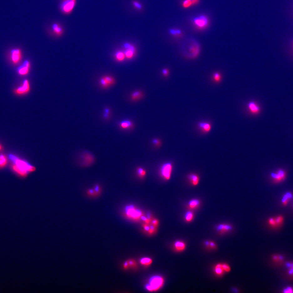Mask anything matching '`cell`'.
Listing matches in <instances>:
<instances>
[{"instance_id":"f35d334b","label":"cell","mask_w":293,"mask_h":293,"mask_svg":"<svg viewBox=\"0 0 293 293\" xmlns=\"http://www.w3.org/2000/svg\"><path fill=\"white\" fill-rule=\"evenodd\" d=\"M268 223L270 226L275 227L278 226L275 218H270L268 220Z\"/></svg>"},{"instance_id":"4316f807","label":"cell","mask_w":293,"mask_h":293,"mask_svg":"<svg viewBox=\"0 0 293 293\" xmlns=\"http://www.w3.org/2000/svg\"><path fill=\"white\" fill-rule=\"evenodd\" d=\"M13 169L16 172H17V173H18V174H19L22 176H27L28 173V172H26V171L23 170V169L19 168L18 167L16 166V165H13Z\"/></svg>"},{"instance_id":"44dd1931","label":"cell","mask_w":293,"mask_h":293,"mask_svg":"<svg viewBox=\"0 0 293 293\" xmlns=\"http://www.w3.org/2000/svg\"><path fill=\"white\" fill-rule=\"evenodd\" d=\"M115 58L118 62H122L126 59L124 52L121 51H119L115 53Z\"/></svg>"},{"instance_id":"ee69618b","label":"cell","mask_w":293,"mask_h":293,"mask_svg":"<svg viewBox=\"0 0 293 293\" xmlns=\"http://www.w3.org/2000/svg\"><path fill=\"white\" fill-rule=\"evenodd\" d=\"M153 142L157 146H159L160 144V141L158 139L153 140Z\"/></svg>"},{"instance_id":"d4e9b609","label":"cell","mask_w":293,"mask_h":293,"mask_svg":"<svg viewBox=\"0 0 293 293\" xmlns=\"http://www.w3.org/2000/svg\"><path fill=\"white\" fill-rule=\"evenodd\" d=\"M133 126V123L130 120H124L121 122L120 126L123 129H128Z\"/></svg>"},{"instance_id":"8fae6325","label":"cell","mask_w":293,"mask_h":293,"mask_svg":"<svg viewBox=\"0 0 293 293\" xmlns=\"http://www.w3.org/2000/svg\"><path fill=\"white\" fill-rule=\"evenodd\" d=\"M172 164L168 162L164 164L161 168V173L164 178L166 180H170L172 171Z\"/></svg>"},{"instance_id":"52a82bcc","label":"cell","mask_w":293,"mask_h":293,"mask_svg":"<svg viewBox=\"0 0 293 293\" xmlns=\"http://www.w3.org/2000/svg\"><path fill=\"white\" fill-rule=\"evenodd\" d=\"M115 82L116 81L114 77L110 75H105L100 79V84L102 88L107 89L115 85Z\"/></svg>"},{"instance_id":"816d5d0a","label":"cell","mask_w":293,"mask_h":293,"mask_svg":"<svg viewBox=\"0 0 293 293\" xmlns=\"http://www.w3.org/2000/svg\"><path fill=\"white\" fill-rule=\"evenodd\" d=\"M64 1H66V0H63Z\"/></svg>"},{"instance_id":"60d3db41","label":"cell","mask_w":293,"mask_h":293,"mask_svg":"<svg viewBox=\"0 0 293 293\" xmlns=\"http://www.w3.org/2000/svg\"><path fill=\"white\" fill-rule=\"evenodd\" d=\"M163 75L165 77H168L169 75V70L167 68H164L162 70Z\"/></svg>"},{"instance_id":"4fadbf2b","label":"cell","mask_w":293,"mask_h":293,"mask_svg":"<svg viewBox=\"0 0 293 293\" xmlns=\"http://www.w3.org/2000/svg\"><path fill=\"white\" fill-rule=\"evenodd\" d=\"M101 188L99 184H95L92 188H89L86 191V195L89 197L95 198H97L101 194Z\"/></svg>"},{"instance_id":"7c38bea8","label":"cell","mask_w":293,"mask_h":293,"mask_svg":"<svg viewBox=\"0 0 293 293\" xmlns=\"http://www.w3.org/2000/svg\"><path fill=\"white\" fill-rule=\"evenodd\" d=\"M30 90V85L28 80L23 81V85L14 90V93L18 95L26 94Z\"/></svg>"},{"instance_id":"9a60e30c","label":"cell","mask_w":293,"mask_h":293,"mask_svg":"<svg viewBox=\"0 0 293 293\" xmlns=\"http://www.w3.org/2000/svg\"><path fill=\"white\" fill-rule=\"evenodd\" d=\"M247 108L249 112L252 115H257L260 112V106L255 101L249 102L247 104Z\"/></svg>"},{"instance_id":"603a6c76","label":"cell","mask_w":293,"mask_h":293,"mask_svg":"<svg viewBox=\"0 0 293 293\" xmlns=\"http://www.w3.org/2000/svg\"><path fill=\"white\" fill-rule=\"evenodd\" d=\"M200 201L198 199H193L188 203V207L191 209L197 208L200 205Z\"/></svg>"},{"instance_id":"f907efd6","label":"cell","mask_w":293,"mask_h":293,"mask_svg":"<svg viewBox=\"0 0 293 293\" xmlns=\"http://www.w3.org/2000/svg\"><path fill=\"white\" fill-rule=\"evenodd\" d=\"M1 146H0V150H1Z\"/></svg>"},{"instance_id":"2e32d148","label":"cell","mask_w":293,"mask_h":293,"mask_svg":"<svg viewBox=\"0 0 293 293\" xmlns=\"http://www.w3.org/2000/svg\"><path fill=\"white\" fill-rule=\"evenodd\" d=\"M30 63L29 61H24L22 65L20 66L18 69V72L21 75H25L29 72Z\"/></svg>"},{"instance_id":"d6986e66","label":"cell","mask_w":293,"mask_h":293,"mask_svg":"<svg viewBox=\"0 0 293 293\" xmlns=\"http://www.w3.org/2000/svg\"><path fill=\"white\" fill-rule=\"evenodd\" d=\"M188 178L191 185L193 186H197L198 185L200 178L198 175L195 173H191L188 175Z\"/></svg>"},{"instance_id":"74e56055","label":"cell","mask_w":293,"mask_h":293,"mask_svg":"<svg viewBox=\"0 0 293 293\" xmlns=\"http://www.w3.org/2000/svg\"><path fill=\"white\" fill-rule=\"evenodd\" d=\"M272 258L274 261L279 262L283 260L284 257L283 256L279 255H275L273 256Z\"/></svg>"},{"instance_id":"e575fe53","label":"cell","mask_w":293,"mask_h":293,"mask_svg":"<svg viewBox=\"0 0 293 293\" xmlns=\"http://www.w3.org/2000/svg\"><path fill=\"white\" fill-rule=\"evenodd\" d=\"M169 33L171 34L174 36H180L182 34L181 31L180 29H172L169 31Z\"/></svg>"},{"instance_id":"d590c367","label":"cell","mask_w":293,"mask_h":293,"mask_svg":"<svg viewBox=\"0 0 293 293\" xmlns=\"http://www.w3.org/2000/svg\"><path fill=\"white\" fill-rule=\"evenodd\" d=\"M137 173L141 177H143L146 176V171L141 168H139L137 169Z\"/></svg>"},{"instance_id":"ffe728a7","label":"cell","mask_w":293,"mask_h":293,"mask_svg":"<svg viewBox=\"0 0 293 293\" xmlns=\"http://www.w3.org/2000/svg\"><path fill=\"white\" fill-rule=\"evenodd\" d=\"M143 93L141 91L137 90L134 91L131 94L130 98L132 101H137L143 97Z\"/></svg>"},{"instance_id":"5b68a950","label":"cell","mask_w":293,"mask_h":293,"mask_svg":"<svg viewBox=\"0 0 293 293\" xmlns=\"http://www.w3.org/2000/svg\"><path fill=\"white\" fill-rule=\"evenodd\" d=\"M76 0H66L64 1L60 5V9L65 14L71 13L75 6Z\"/></svg>"},{"instance_id":"ac0fdd59","label":"cell","mask_w":293,"mask_h":293,"mask_svg":"<svg viewBox=\"0 0 293 293\" xmlns=\"http://www.w3.org/2000/svg\"><path fill=\"white\" fill-rule=\"evenodd\" d=\"M53 32L55 35L58 36H62L64 33V29L62 26L59 24L55 23L52 25Z\"/></svg>"},{"instance_id":"f546056e","label":"cell","mask_w":293,"mask_h":293,"mask_svg":"<svg viewBox=\"0 0 293 293\" xmlns=\"http://www.w3.org/2000/svg\"><path fill=\"white\" fill-rule=\"evenodd\" d=\"M7 163V159L3 155H0V167H5Z\"/></svg>"},{"instance_id":"484cf974","label":"cell","mask_w":293,"mask_h":293,"mask_svg":"<svg viewBox=\"0 0 293 293\" xmlns=\"http://www.w3.org/2000/svg\"><path fill=\"white\" fill-rule=\"evenodd\" d=\"M175 248L178 251L184 250L185 248V244L180 241H176L175 244Z\"/></svg>"},{"instance_id":"ba28073f","label":"cell","mask_w":293,"mask_h":293,"mask_svg":"<svg viewBox=\"0 0 293 293\" xmlns=\"http://www.w3.org/2000/svg\"><path fill=\"white\" fill-rule=\"evenodd\" d=\"M123 47L126 49L124 51L126 58L128 59H133L136 54V49L135 47L129 43H125Z\"/></svg>"},{"instance_id":"30bf717a","label":"cell","mask_w":293,"mask_h":293,"mask_svg":"<svg viewBox=\"0 0 293 293\" xmlns=\"http://www.w3.org/2000/svg\"><path fill=\"white\" fill-rule=\"evenodd\" d=\"M286 172L283 169H279L277 172L273 173L271 174V177H272L273 182L275 183H277L281 182L286 178Z\"/></svg>"},{"instance_id":"4dcf8cb0","label":"cell","mask_w":293,"mask_h":293,"mask_svg":"<svg viewBox=\"0 0 293 293\" xmlns=\"http://www.w3.org/2000/svg\"><path fill=\"white\" fill-rule=\"evenodd\" d=\"M152 260L149 258H143L141 260V263L142 265H148L152 264Z\"/></svg>"},{"instance_id":"f6af8a7d","label":"cell","mask_w":293,"mask_h":293,"mask_svg":"<svg viewBox=\"0 0 293 293\" xmlns=\"http://www.w3.org/2000/svg\"><path fill=\"white\" fill-rule=\"evenodd\" d=\"M210 245L211 246V247L212 248H215L216 247V245L215 243L213 242H211L210 243Z\"/></svg>"},{"instance_id":"7bdbcfd3","label":"cell","mask_w":293,"mask_h":293,"mask_svg":"<svg viewBox=\"0 0 293 293\" xmlns=\"http://www.w3.org/2000/svg\"><path fill=\"white\" fill-rule=\"evenodd\" d=\"M133 4L135 8H137V9H142V5H141V4H140L139 3L137 2V1H134L133 3Z\"/></svg>"},{"instance_id":"6da1fadb","label":"cell","mask_w":293,"mask_h":293,"mask_svg":"<svg viewBox=\"0 0 293 293\" xmlns=\"http://www.w3.org/2000/svg\"><path fill=\"white\" fill-rule=\"evenodd\" d=\"M200 46L196 41L188 42L182 47L183 55L188 59H194L199 56L200 53Z\"/></svg>"},{"instance_id":"7402d4cb","label":"cell","mask_w":293,"mask_h":293,"mask_svg":"<svg viewBox=\"0 0 293 293\" xmlns=\"http://www.w3.org/2000/svg\"><path fill=\"white\" fill-rule=\"evenodd\" d=\"M232 229V226L227 224H220L217 226V230L218 231L225 232L230 231Z\"/></svg>"},{"instance_id":"681fc988","label":"cell","mask_w":293,"mask_h":293,"mask_svg":"<svg viewBox=\"0 0 293 293\" xmlns=\"http://www.w3.org/2000/svg\"><path fill=\"white\" fill-rule=\"evenodd\" d=\"M127 264H127V261H126V262H125V263L124 266L125 267H127Z\"/></svg>"},{"instance_id":"83f0119b","label":"cell","mask_w":293,"mask_h":293,"mask_svg":"<svg viewBox=\"0 0 293 293\" xmlns=\"http://www.w3.org/2000/svg\"><path fill=\"white\" fill-rule=\"evenodd\" d=\"M213 79L215 82L216 83H219L222 81V75L221 73L216 72L213 74Z\"/></svg>"},{"instance_id":"836d02e7","label":"cell","mask_w":293,"mask_h":293,"mask_svg":"<svg viewBox=\"0 0 293 293\" xmlns=\"http://www.w3.org/2000/svg\"><path fill=\"white\" fill-rule=\"evenodd\" d=\"M193 218V214L192 212L188 211L186 214L185 219L187 222H191Z\"/></svg>"},{"instance_id":"7dc6e473","label":"cell","mask_w":293,"mask_h":293,"mask_svg":"<svg viewBox=\"0 0 293 293\" xmlns=\"http://www.w3.org/2000/svg\"><path fill=\"white\" fill-rule=\"evenodd\" d=\"M145 229H146V230H150V228H149L148 227H147V226H145Z\"/></svg>"},{"instance_id":"cb8c5ba5","label":"cell","mask_w":293,"mask_h":293,"mask_svg":"<svg viewBox=\"0 0 293 293\" xmlns=\"http://www.w3.org/2000/svg\"><path fill=\"white\" fill-rule=\"evenodd\" d=\"M293 195L291 193L287 192L283 196V199H282V203L283 205H286L288 203L289 200L292 198Z\"/></svg>"},{"instance_id":"c3c4849f","label":"cell","mask_w":293,"mask_h":293,"mask_svg":"<svg viewBox=\"0 0 293 293\" xmlns=\"http://www.w3.org/2000/svg\"><path fill=\"white\" fill-rule=\"evenodd\" d=\"M153 223L155 225H156L157 223V220H154L153 221Z\"/></svg>"},{"instance_id":"f1b7e54d","label":"cell","mask_w":293,"mask_h":293,"mask_svg":"<svg viewBox=\"0 0 293 293\" xmlns=\"http://www.w3.org/2000/svg\"><path fill=\"white\" fill-rule=\"evenodd\" d=\"M215 272L218 275H221L223 274L224 270L222 268V264H218L215 266Z\"/></svg>"},{"instance_id":"9c48e42d","label":"cell","mask_w":293,"mask_h":293,"mask_svg":"<svg viewBox=\"0 0 293 293\" xmlns=\"http://www.w3.org/2000/svg\"><path fill=\"white\" fill-rule=\"evenodd\" d=\"M126 214L130 218L137 219L142 215V212L140 210L136 209L133 206H127L126 208Z\"/></svg>"},{"instance_id":"ab89813d","label":"cell","mask_w":293,"mask_h":293,"mask_svg":"<svg viewBox=\"0 0 293 293\" xmlns=\"http://www.w3.org/2000/svg\"><path fill=\"white\" fill-rule=\"evenodd\" d=\"M222 268H223L224 271H225V272H230V270H231V268H230V266L226 264H222Z\"/></svg>"},{"instance_id":"1f68e13d","label":"cell","mask_w":293,"mask_h":293,"mask_svg":"<svg viewBox=\"0 0 293 293\" xmlns=\"http://www.w3.org/2000/svg\"><path fill=\"white\" fill-rule=\"evenodd\" d=\"M193 5H194L192 0H184L183 2L182 6L185 8H189Z\"/></svg>"},{"instance_id":"bcb514c9","label":"cell","mask_w":293,"mask_h":293,"mask_svg":"<svg viewBox=\"0 0 293 293\" xmlns=\"http://www.w3.org/2000/svg\"><path fill=\"white\" fill-rule=\"evenodd\" d=\"M205 244L207 246H208L209 245H210V243L208 241H206Z\"/></svg>"},{"instance_id":"e0dca14e","label":"cell","mask_w":293,"mask_h":293,"mask_svg":"<svg viewBox=\"0 0 293 293\" xmlns=\"http://www.w3.org/2000/svg\"><path fill=\"white\" fill-rule=\"evenodd\" d=\"M199 130L203 133H208L212 129L211 123L207 122H199L198 124Z\"/></svg>"},{"instance_id":"b9f144b4","label":"cell","mask_w":293,"mask_h":293,"mask_svg":"<svg viewBox=\"0 0 293 293\" xmlns=\"http://www.w3.org/2000/svg\"><path fill=\"white\" fill-rule=\"evenodd\" d=\"M283 292L285 293H293V288L290 287H287V288L284 289Z\"/></svg>"},{"instance_id":"8d00e7d4","label":"cell","mask_w":293,"mask_h":293,"mask_svg":"<svg viewBox=\"0 0 293 293\" xmlns=\"http://www.w3.org/2000/svg\"><path fill=\"white\" fill-rule=\"evenodd\" d=\"M275 219H276V222L277 226H280V225L283 222V220H284V218L281 215L278 216L276 218H275Z\"/></svg>"},{"instance_id":"7a4b0ae2","label":"cell","mask_w":293,"mask_h":293,"mask_svg":"<svg viewBox=\"0 0 293 293\" xmlns=\"http://www.w3.org/2000/svg\"><path fill=\"white\" fill-rule=\"evenodd\" d=\"M9 158L13 161L15 164L23 170L28 172H32L36 170V168L30 165L28 162L22 161L17 158L15 156L13 155H10Z\"/></svg>"},{"instance_id":"d6a6232c","label":"cell","mask_w":293,"mask_h":293,"mask_svg":"<svg viewBox=\"0 0 293 293\" xmlns=\"http://www.w3.org/2000/svg\"><path fill=\"white\" fill-rule=\"evenodd\" d=\"M286 266L289 268L288 273L290 276H293V263H287Z\"/></svg>"},{"instance_id":"277c9868","label":"cell","mask_w":293,"mask_h":293,"mask_svg":"<svg viewBox=\"0 0 293 293\" xmlns=\"http://www.w3.org/2000/svg\"><path fill=\"white\" fill-rule=\"evenodd\" d=\"M95 161L94 156L89 152H84L80 156V164L81 167H84L91 166L94 163Z\"/></svg>"},{"instance_id":"3957f363","label":"cell","mask_w":293,"mask_h":293,"mask_svg":"<svg viewBox=\"0 0 293 293\" xmlns=\"http://www.w3.org/2000/svg\"><path fill=\"white\" fill-rule=\"evenodd\" d=\"M163 282V279L161 277L153 276L150 279L148 284L146 285V288L148 291H156L162 287Z\"/></svg>"},{"instance_id":"8992f818","label":"cell","mask_w":293,"mask_h":293,"mask_svg":"<svg viewBox=\"0 0 293 293\" xmlns=\"http://www.w3.org/2000/svg\"><path fill=\"white\" fill-rule=\"evenodd\" d=\"M193 22L195 26L199 29H204L208 26L209 20L207 16L200 15L195 18Z\"/></svg>"},{"instance_id":"5bb4252c","label":"cell","mask_w":293,"mask_h":293,"mask_svg":"<svg viewBox=\"0 0 293 293\" xmlns=\"http://www.w3.org/2000/svg\"><path fill=\"white\" fill-rule=\"evenodd\" d=\"M12 62L14 64H17L21 60L22 57L21 50L19 49H13L11 51Z\"/></svg>"}]
</instances>
